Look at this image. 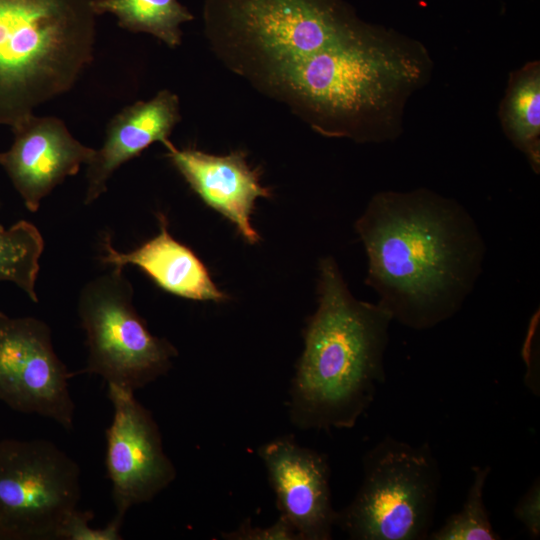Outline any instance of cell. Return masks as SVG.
<instances>
[{
	"instance_id": "5b68a950",
	"label": "cell",
	"mask_w": 540,
	"mask_h": 540,
	"mask_svg": "<svg viewBox=\"0 0 540 540\" xmlns=\"http://www.w3.org/2000/svg\"><path fill=\"white\" fill-rule=\"evenodd\" d=\"M205 33L256 88L369 24L343 0H205Z\"/></svg>"
},
{
	"instance_id": "ba28073f",
	"label": "cell",
	"mask_w": 540,
	"mask_h": 540,
	"mask_svg": "<svg viewBox=\"0 0 540 540\" xmlns=\"http://www.w3.org/2000/svg\"><path fill=\"white\" fill-rule=\"evenodd\" d=\"M80 497V468L53 442L0 441V530L8 540H55Z\"/></svg>"
},
{
	"instance_id": "8fae6325",
	"label": "cell",
	"mask_w": 540,
	"mask_h": 540,
	"mask_svg": "<svg viewBox=\"0 0 540 540\" xmlns=\"http://www.w3.org/2000/svg\"><path fill=\"white\" fill-rule=\"evenodd\" d=\"M280 515L299 540H329L338 511L333 508L328 458L299 445L292 437L271 440L259 448Z\"/></svg>"
},
{
	"instance_id": "7a4b0ae2",
	"label": "cell",
	"mask_w": 540,
	"mask_h": 540,
	"mask_svg": "<svg viewBox=\"0 0 540 540\" xmlns=\"http://www.w3.org/2000/svg\"><path fill=\"white\" fill-rule=\"evenodd\" d=\"M431 68L421 43L369 24L282 72L261 91L321 135L383 142L400 134L405 104Z\"/></svg>"
},
{
	"instance_id": "e0dca14e",
	"label": "cell",
	"mask_w": 540,
	"mask_h": 540,
	"mask_svg": "<svg viewBox=\"0 0 540 540\" xmlns=\"http://www.w3.org/2000/svg\"><path fill=\"white\" fill-rule=\"evenodd\" d=\"M92 8L96 15H114L121 28L151 34L170 48L181 44L180 27L194 18L178 0H92Z\"/></svg>"
},
{
	"instance_id": "603a6c76",
	"label": "cell",
	"mask_w": 540,
	"mask_h": 540,
	"mask_svg": "<svg viewBox=\"0 0 540 540\" xmlns=\"http://www.w3.org/2000/svg\"><path fill=\"white\" fill-rule=\"evenodd\" d=\"M0 540H8L7 536L2 530H0Z\"/></svg>"
},
{
	"instance_id": "30bf717a",
	"label": "cell",
	"mask_w": 540,
	"mask_h": 540,
	"mask_svg": "<svg viewBox=\"0 0 540 540\" xmlns=\"http://www.w3.org/2000/svg\"><path fill=\"white\" fill-rule=\"evenodd\" d=\"M113 418L106 429L105 466L112 484L116 515L150 502L176 477V469L163 448L159 427L134 392L107 385Z\"/></svg>"
},
{
	"instance_id": "7c38bea8",
	"label": "cell",
	"mask_w": 540,
	"mask_h": 540,
	"mask_svg": "<svg viewBox=\"0 0 540 540\" xmlns=\"http://www.w3.org/2000/svg\"><path fill=\"white\" fill-rule=\"evenodd\" d=\"M13 143L0 152V166L22 198L37 212L41 201L64 180L88 165L96 149L72 136L65 123L52 116L25 117L11 126Z\"/></svg>"
},
{
	"instance_id": "ac0fdd59",
	"label": "cell",
	"mask_w": 540,
	"mask_h": 540,
	"mask_svg": "<svg viewBox=\"0 0 540 540\" xmlns=\"http://www.w3.org/2000/svg\"><path fill=\"white\" fill-rule=\"evenodd\" d=\"M44 240L38 228L26 220L9 227L0 225V282L20 288L38 302L36 283Z\"/></svg>"
},
{
	"instance_id": "44dd1931",
	"label": "cell",
	"mask_w": 540,
	"mask_h": 540,
	"mask_svg": "<svg viewBox=\"0 0 540 540\" xmlns=\"http://www.w3.org/2000/svg\"><path fill=\"white\" fill-rule=\"evenodd\" d=\"M222 538L230 540H299L293 526L281 515L269 527H253L249 520L244 521L234 531L223 533Z\"/></svg>"
},
{
	"instance_id": "6da1fadb",
	"label": "cell",
	"mask_w": 540,
	"mask_h": 540,
	"mask_svg": "<svg viewBox=\"0 0 540 540\" xmlns=\"http://www.w3.org/2000/svg\"><path fill=\"white\" fill-rule=\"evenodd\" d=\"M355 228L367 285L406 327L425 330L451 318L481 273L485 245L474 220L428 189L376 194Z\"/></svg>"
},
{
	"instance_id": "3957f363",
	"label": "cell",
	"mask_w": 540,
	"mask_h": 540,
	"mask_svg": "<svg viewBox=\"0 0 540 540\" xmlns=\"http://www.w3.org/2000/svg\"><path fill=\"white\" fill-rule=\"evenodd\" d=\"M318 305L290 389L289 415L299 429L352 428L386 378L390 312L356 299L337 263H319Z\"/></svg>"
},
{
	"instance_id": "ffe728a7",
	"label": "cell",
	"mask_w": 540,
	"mask_h": 540,
	"mask_svg": "<svg viewBox=\"0 0 540 540\" xmlns=\"http://www.w3.org/2000/svg\"><path fill=\"white\" fill-rule=\"evenodd\" d=\"M92 510L75 508L62 521L56 539L60 540H121V528L124 522L122 516L116 515L102 528H93L89 522L93 519Z\"/></svg>"
},
{
	"instance_id": "8992f818",
	"label": "cell",
	"mask_w": 540,
	"mask_h": 540,
	"mask_svg": "<svg viewBox=\"0 0 540 540\" xmlns=\"http://www.w3.org/2000/svg\"><path fill=\"white\" fill-rule=\"evenodd\" d=\"M441 473L425 443L387 436L363 457V480L336 526L356 540L428 539Z\"/></svg>"
},
{
	"instance_id": "7402d4cb",
	"label": "cell",
	"mask_w": 540,
	"mask_h": 540,
	"mask_svg": "<svg viewBox=\"0 0 540 540\" xmlns=\"http://www.w3.org/2000/svg\"><path fill=\"white\" fill-rule=\"evenodd\" d=\"M514 516L536 539L540 536V481L535 479L514 507Z\"/></svg>"
},
{
	"instance_id": "9c48e42d",
	"label": "cell",
	"mask_w": 540,
	"mask_h": 540,
	"mask_svg": "<svg viewBox=\"0 0 540 540\" xmlns=\"http://www.w3.org/2000/svg\"><path fill=\"white\" fill-rule=\"evenodd\" d=\"M72 376L57 356L51 329L43 320L0 311V401L69 431L75 415L69 390Z\"/></svg>"
},
{
	"instance_id": "4fadbf2b",
	"label": "cell",
	"mask_w": 540,
	"mask_h": 540,
	"mask_svg": "<svg viewBox=\"0 0 540 540\" xmlns=\"http://www.w3.org/2000/svg\"><path fill=\"white\" fill-rule=\"evenodd\" d=\"M163 146L166 157L204 204L231 222L245 242L257 244L260 236L251 215L257 199L271 197V190L248 165L246 153L213 155L191 147L180 149L170 140Z\"/></svg>"
},
{
	"instance_id": "2e32d148",
	"label": "cell",
	"mask_w": 540,
	"mask_h": 540,
	"mask_svg": "<svg viewBox=\"0 0 540 540\" xmlns=\"http://www.w3.org/2000/svg\"><path fill=\"white\" fill-rule=\"evenodd\" d=\"M499 118L504 133L527 157L534 172L540 168V64L526 63L509 77Z\"/></svg>"
},
{
	"instance_id": "277c9868",
	"label": "cell",
	"mask_w": 540,
	"mask_h": 540,
	"mask_svg": "<svg viewBox=\"0 0 540 540\" xmlns=\"http://www.w3.org/2000/svg\"><path fill=\"white\" fill-rule=\"evenodd\" d=\"M92 0H0V125L72 89L92 62Z\"/></svg>"
},
{
	"instance_id": "d6986e66",
	"label": "cell",
	"mask_w": 540,
	"mask_h": 540,
	"mask_svg": "<svg viewBox=\"0 0 540 540\" xmlns=\"http://www.w3.org/2000/svg\"><path fill=\"white\" fill-rule=\"evenodd\" d=\"M490 466L473 467V479L461 509L450 515L438 530L431 532L432 540H499L489 512L484 504V487Z\"/></svg>"
},
{
	"instance_id": "52a82bcc",
	"label": "cell",
	"mask_w": 540,
	"mask_h": 540,
	"mask_svg": "<svg viewBox=\"0 0 540 540\" xmlns=\"http://www.w3.org/2000/svg\"><path fill=\"white\" fill-rule=\"evenodd\" d=\"M78 316L86 333L88 357L77 374L102 377L107 385L135 392L172 368L178 351L153 335L133 304V287L121 267L82 288Z\"/></svg>"
},
{
	"instance_id": "5bb4252c",
	"label": "cell",
	"mask_w": 540,
	"mask_h": 540,
	"mask_svg": "<svg viewBox=\"0 0 540 540\" xmlns=\"http://www.w3.org/2000/svg\"><path fill=\"white\" fill-rule=\"evenodd\" d=\"M180 120L179 98L166 89L116 114L107 125L103 145L87 165L84 203L89 205L106 192L108 180L120 166L151 144L168 141Z\"/></svg>"
},
{
	"instance_id": "9a60e30c",
	"label": "cell",
	"mask_w": 540,
	"mask_h": 540,
	"mask_svg": "<svg viewBox=\"0 0 540 540\" xmlns=\"http://www.w3.org/2000/svg\"><path fill=\"white\" fill-rule=\"evenodd\" d=\"M159 233L129 252H120L106 234L100 261L113 267L135 265L162 290L189 300L224 302L229 296L220 290L200 258L177 241L168 230L167 217L158 214Z\"/></svg>"
}]
</instances>
